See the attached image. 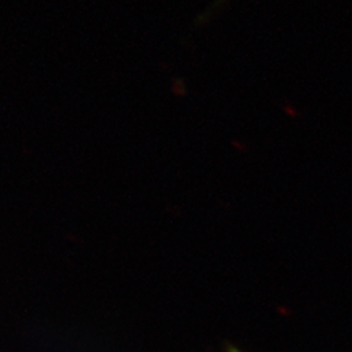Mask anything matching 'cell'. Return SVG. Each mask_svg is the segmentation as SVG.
Listing matches in <instances>:
<instances>
[{"mask_svg": "<svg viewBox=\"0 0 352 352\" xmlns=\"http://www.w3.org/2000/svg\"><path fill=\"white\" fill-rule=\"evenodd\" d=\"M228 352H240L239 350H236V349H231Z\"/></svg>", "mask_w": 352, "mask_h": 352, "instance_id": "cell-1", "label": "cell"}]
</instances>
